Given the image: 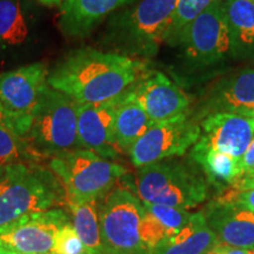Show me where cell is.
I'll return each mask as SVG.
<instances>
[{
	"instance_id": "cell-1",
	"label": "cell",
	"mask_w": 254,
	"mask_h": 254,
	"mask_svg": "<svg viewBox=\"0 0 254 254\" xmlns=\"http://www.w3.org/2000/svg\"><path fill=\"white\" fill-rule=\"evenodd\" d=\"M147 69L142 59L85 47L64 56L47 82L78 104H99L126 92Z\"/></svg>"
},
{
	"instance_id": "cell-2",
	"label": "cell",
	"mask_w": 254,
	"mask_h": 254,
	"mask_svg": "<svg viewBox=\"0 0 254 254\" xmlns=\"http://www.w3.org/2000/svg\"><path fill=\"white\" fill-rule=\"evenodd\" d=\"M177 0H141L110 20L105 43L113 52L152 58L167 44Z\"/></svg>"
},
{
	"instance_id": "cell-3",
	"label": "cell",
	"mask_w": 254,
	"mask_h": 254,
	"mask_svg": "<svg viewBox=\"0 0 254 254\" xmlns=\"http://www.w3.org/2000/svg\"><path fill=\"white\" fill-rule=\"evenodd\" d=\"M134 185L142 202L186 211L198 207L208 195L204 173L173 158L138 167Z\"/></svg>"
},
{
	"instance_id": "cell-4",
	"label": "cell",
	"mask_w": 254,
	"mask_h": 254,
	"mask_svg": "<svg viewBox=\"0 0 254 254\" xmlns=\"http://www.w3.org/2000/svg\"><path fill=\"white\" fill-rule=\"evenodd\" d=\"M25 139L39 158L50 159L65 152L80 150L77 101L47 86L32 116Z\"/></svg>"
},
{
	"instance_id": "cell-5",
	"label": "cell",
	"mask_w": 254,
	"mask_h": 254,
	"mask_svg": "<svg viewBox=\"0 0 254 254\" xmlns=\"http://www.w3.org/2000/svg\"><path fill=\"white\" fill-rule=\"evenodd\" d=\"M50 168L62 183L66 202L98 200L127 172L120 164L82 148L50 158Z\"/></svg>"
},
{
	"instance_id": "cell-6",
	"label": "cell",
	"mask_w": 254,
	"mask_h": 254,
	"mask_svg": "<svg viewBox=\"0 0 254 254\" xmlns=\"http://www.w3.org/2000/svg\"><path fill=\"white\" fill-rule=\"evenodd\" d=\"M66 202L62 183L51 170L14 164L7 187L0 193V227L24 215L47 211Z\"/></svg>"
},
{
	"instance_id": "cell-7",
	"label": "cell",
	"mask_w": 254,
	"mask_h": 254,
	"mask_svg": "<svg viewBox=\"0 0 254 254\" xmlns=\"http://www.w3.org/2000/svg\"><path fill=\"white\" fill-rule=\"evenodd\" d=\"M144 204L124 187L110 190L99 206L103 254H151L140 236Z\"/></svg>"
},
{
	"instance_id": "cell-8",
	"label": "cell",
	"mask_w": 254,
	"mask_h": 254,
	"mask_svg": "<svg viewBox=\"0 0 254 254\" xmlns=\"http://www.w3.org/2000/svg\"><path fill=\"white\" fill-rule=\"evenodd\" d=\"M177 45L182 47L186 62L196 68L219 65L232 57L224 0H215L190 21Z\"/></svg>"
},
{
	"instance_id": "cell-9",
	"label": "cell",
	"mask_w": 254,
	"mask_h": 254,
	"mask_svg": "<svg viewBox=\"0 0 254 254\" xmlns=\"http://www.w3.org/2000/svg\"><path fill=\"white\" fill-rule=\"evenodd\" d=\"M49 72L46 64L40 62L0 73V106L24 138L41 94L49 86Z\"/></svg>"
},
{
	"instance_id": "cell-10",
	"label": "cell",
	"mask_w": 254,
	"mask_h": 254,
	"mask_svg": "<svg viewBox=\"0 0 254 254\" xmlns=\"http://www.w3.org/2000/svg\"><path fill=\"white\" fill-rule=\"evenodd\" d=\"M200 133V125L194 118H190L189 112L180 114L176 118L154 123L127 154L136 168L182 157L199 140Z\"/></svg>"
},
{
	"instance_id": "cell-11",
	"label": "cell",
	"mask_w": 254,
	"mask_h": 254,
	"mask_svg": "<svg viewBox=\"0 0 254 254\" xmlns=\"http://www.w3.org/2000/svg\"><path fill=\"white\" fill-rule=\"evenodd\" d=\"M67 222L62 208L24 215L0 227V247L17 254H52L57 233Z\"/></svg>"
},
{
	"instance_id": "cell-12",
	"label": "cell",
	"mask_w": 254,
	"mask_h": 254,
	"mask_svg": "<svg viewBox=\"0 0 254 254\" xmlns=\"http://www.w3.org/2000/svg\"><path fill=\"white\" fill-rule=\"evenodd\" d=\"M128 92L153 123H160L187 113L190 105L189 95L159 71L147 69L128 88Z\"/></svg>"
},
{
	"instance_id": "cell-13",
	"label": "cell",
	"mask_w": 254,
	"mask_h": 254,
	"mask_svg": "<svg viewBox=\"0 0 254 254\" xmlns=\"http://www.w3.org/2000/svg\"><path fill=\"white\" fill-rule=\"evenodd\" d=\"M214 113H233L254 118V67L240 69L220 79L205 93L195 120Z\"/></svg>"
},
{
	"instance_id": "cell-14",
	"label": "cell",
	"mask_w": 254,
	"mask_h": 254,
	"mask_svg": "<svg viewBox=\"0 0 254 254\" xmlns=\"http://www.w3.org/2000/svg\"><path fill=\"white\" fill-rule=\"evenodd\" d=\"M124 94L99 104H78V139L82 150L105 159L119 154L114 144V119Z\"/></svg>"
},
{
	"instance_id": "cell-15",
	"label": "cell",
	"mask_w": 254,
	"mask_h": 254,
	"mask_svg": "<svg viewBox=\"0 0 254 254\" xmlns=\"http://www.w3.org/2000/svg\"><path fill=\"white\" fill-rule=\"evenodd\" d=\"M194 145L224 152L241 161L254 138V118L233 113H214L201 119Z\"/></svg>"
},
{
	"instance_id": "cell-16",
	"label": "cell",
	"mask_w": 254,
	"mask_h": 254,
	"mask_svg": "<svg viewBox=\"0 0 254 254\" xmlns=\"http://www.w3.org/2000/svg\"><path fill=\"white\" fill-rule=\"evenodd\" d=\"M206 221L218 244L240 249H254V209L214 201L204 211Z\"/></svg>"
},
{
	"instance_id": "cell-17",
	"label": "cell",
	"mask_w": 254,
	"mask_h": 254,
	"mask_svg": "<svg viewBox=\"0 0 254 254\" xmlns=\"http://www.w3.org/2000/svg\"><path fill=\"white\" fill-rule=\"evenodd\" d=\"M134 0H65L60 6L59 27L64 36L87 37L112 12Z\"/></svg>"
},
{
	"instance_id": "cell-18",
	"label": "cell",
	"mask_w": 254,
	"mask_h": 254,
	"mask_svg": "<svg viewBox=\"0 0 254 254\" xmlns=\"http://www.w3.org/2000/svg\"><path fill=\"white\" fill-rule=\"evenodd\" d=\"M224 9L232 57L237 60L254 59V2L224 0Z\"/></svg>"
},
{
	"instance_id": "cell-19",
	"label": "cell",
	"mask_w": 254,
	"mask_h": 254,
	"mask_svg": "<svg viewBox=\"0 0 254 254\" xmlns=\"http://www.w3.org/2000/svg\"><path fill=\"white\" fill-rule=\"evenodd\" d=\"M217 244L204 212H198L190 214L186 224L151 254H206Z\"/></svg>"
},
{
	"instance_id": "cell-20",
	"label": "cell",
	"mask_w": 254,
	"mask_h": 254,
	"mask_svg": "<svg viewBox=\"0 0 254 254\" xmlns=\"http://www.w3.org/2000/svg\"><path fill=\"white\" fill-rule=\"evenodd\" d=\"M153 124L144 109L133 99L127 90L114 119V144L119 153H128L134 142Z\"/></svg>"
},
{
	"instance_id": "cell-21",
	"label": "cell",
	"mask_w": 254,
	"mask_h": 254,
	"mask_svg": "<svg viewBox=\"0 0 254 254\" xmlns=\"http://www.w3.org/2000/svg\"><path fill=\"white\" fill-rule=\"evenodd\" d=\"M190 158L199 165L208 184L221 190L232 185L243 173L241 161L224 152L193 145Z\"/></svg>"
},
{
	"instance_id": "cell-22",
	"label": "cell",
	"mask_w": 254,
	"mask_h": 254,
	"mask_svg": "<svg viewBox=\"0 0 254 254\" xmlns=\"http://www.w3.org/2000/svg\"><path fill=\"white\" fill-rule=\"evenodd\" d=\"M71 212L72 225L88 254H103L98 200L66 202Z\"/></svg>"
},
{
	"instance_id": "cell-23",
	"label": "cell",
	"mask_w": 254,
	"mask_h": 254,
	"mask_svg": "<svg viewBox=\"0 0 254 254\" xmlns=\"http://www.w3.org/2000/svg\"><path fill=\"white\" fill-rule=\"evenodd\" d=\"M28 32L27 18L19 0H0V50L21 45Z\"/></svg>"
},
{
	"instance_id": "cell-24",
	"label": "cell",
	"mask_w": 254,
	"mask_h": 254,
	"mask_svg": "<svg viewBox=\"0 0 254 254\" xmlns=\"http://www.w3.org/2000/svg\"><path fill=\"white\" fill-rule=\"evenodd\" d=\"M38 158L26 139L19 134L0 106V163L27 164Z\"/></svg>"
},
{
	"instance_id": "cell-25",
	"label": "cell",
	"mask_w": 254,
	"mask_h": 254,
	"mask_svg": "<svg viewBox=\"0 0 254 254\" xmlns=\"http://www.w3.org/2000/svg\"><path fill=\"white\" fill-rule=\"evenodd\" d=\"M215 0H177L167 44L176 46L182 31Z\"/></svg>"
},
{
	"instance_id": "cell-26",
	"label": "cell",
	"mask_w": 254,
	"mask_h": 254,
	"mask_svg": "<svg viewBox=\"0 0 254 254\" xmlns=\"http://www.w3.org/2000/svg\"><path fill=\"white\" fill-rule=\"evenodd\" d=\"M142 204H144L146 212L153 215L172 234L177 233L186 224L190 217V214H192L189 213L186 209L172 207V206L146 204V202H142Z\"/></svg>"
},
{
	"instance_id": "cell-27",
	"label": "cell",
	"mask_w": 254,
	"mask_h": 254,
	"mask_svg": "<svg viewBox=\"0 0 254 254\" xmlns=\"http://www.w3.org/2000/svg\"><path fill=\"white\" fill-rule=\"evenodd\" d=\"M140 236L142 243L152 253L157 247L160 246L167 239H170L173 234L145 209L144 217L141 220Z\"/></svg>"
},
{
	"instance_id": "cell-28",
	"label": "cell",
	"mask_w": 254,
	"mask_h": 254,
	"mask_svg": "<svg viewBox=\"0 0 254 254\" xmlns=\"http://www.w3.org/2000/svg\"><path fill=\"white\" fill-rule=\"evenodd\" d=\"M52 254H88L71 221L64 225L57 233Z\"/></svg>"
},
{
	"instance_id": "cell-29",
	"label": "cell",
	"mask_w": 254,
	"mask_h": 254,
	"mask_svg": "<svg viewBox=\"0 0 254 254\" xmlns=\"http://www.w3.org/2000/svg\"><path fill=\"white\" fill-rule=\"evenodd\" d=\"M215 201L234 204L241 206V207L254 209V189L237 190L232 187H226L222 190L221 194L215 199Z\"/></svg>"
},
{
	"instance_id": "cell-30",
	"label": "cell",
	"mask_w": 254,
	"mask_h": 254,
	"mask_svg": "<svg viewBox=\"0 0 254 254\" xmlns=\"http://www.w3.org/2000/svg\"><path fill=\"white\" fill-rule=\"evenodd\" d=\"M227 187H232V189L237 190H245L254 189V171L241 173L240 176L234 180V183Z\"/></svg>"
},
{
	"instance_id": "cell-31",
	"label": "cell",
	"mask_w": 254,
	"mask_h": 254,
	"mask_svg": "<svg viewBox=\"0 0 254 254\" xmlns=\"http://www.w3.org/2000/svg\"><path fill=\"white\" fill-rule=\"evenodd\" d=\"M206 254H251V250L217 244V245L212 247Z\"/></svg>"
},
{
	"instance_id": "cell-32",
	"label": "cell",
	"mask_w": 254,
	"mask_h": 254,
	"mask_svg": "<svg viewBox=\"0 0 254 254\" xmlns=\"http://www.w3.org/2000/svg\"><path fill=\"white\" fill-rule=\"evenodd\" d=\"M241 168H243V173L254 171V138L241 158Z\"/></svg>"
},
{
	"instance_id": "cell-33",
	"label": "cell",
	"mask_w": 254,
	"mask_h": 254,
	"mask_svg": "<svg viewBox=\"0 0 254 254\" xmlns=\"http://www.w3.org/2000/svg\"><path fill=\"white\" fill-rule=\"evenodd\" d=\"M13 170H14V164L0 163V193L7 187L9 182H11Z\"/></svg>"
},
{
	"instance_id": "cell-34",
	"label": "cell",
	"mask_w": 254,
	"mask_h": 254,
	"mask_svg": "<svg viewBox=\"0 0 254 254\" xmlns=\"http://www.w3.org/2000/svg\"><path fill=\"white\" fill-rule=\"evenodd\" d=\"M41 5L49 6V7H55V6H62L65 0H37Z\"/></svg>"
},
{
	"instance_id": "cell-35",
	"label": "cell",
	"mask_w": 254,
	"mask_h": 254,
	"mask_svg": "<svg viewBox=\"0 0 254 254\" xmlns=\"http://www.w3.org/2000/svg\"><path fill=\"white\" fill-rule=\"evenodd\" d=\"M0 254H17V253L11 252V251H7V250L1 249V247H0Z\"/></svg>"
},
{
	"instance_id": "cell-36",
	"label": "cell",
	"mask_w": 254,
	"mask_h": 254,
	"mask_svg": "<svg viewBox=\"0 0 254 254\" xmlns=\"http://www.w3.org/2000/svg\"><path fill=\"white\" fill-rule=\"evenodd\" d=\"M251 254H254V249L251 250Z\"/></svg>"
},
{
	"instance_id": "cell-37",
	"label": "cell",
	"mask_w": 254,
	"mask_h": 254,
	"mask_svg": "<svg viewBox=\"0 0 254 254\" xmlns=\"http://www.w3.org/2000/svg\"><path fill=\"white\" fill-rule=\"evenodd\" d=\"M250 1H252V2H254V0H250Z\"/></svg>"
}]
</instances>
